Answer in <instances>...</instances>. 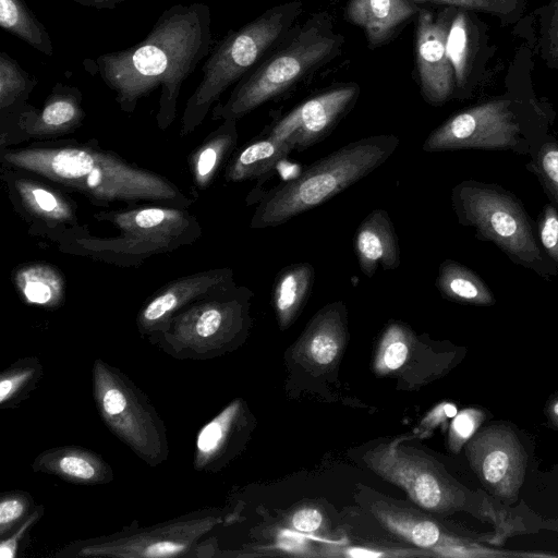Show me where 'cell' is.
<instances>
[{
	"instance_id": "cell-44",
	"label": "cell",
	"mask_w": 558,
	"mask_h": 558,
	"mask_svg": "<svg viewBox=\"0 0 558 558\" xmlns=\"http://www.w3.org/2000/svg\"><path fill=\"white\" fill-rule=\"evenodd\" d=\"M78 4L85 5V7H92L96 9H112L119 3L125 1V0H72Z\"/></svg>"
},
{
	"instance_id": "cell-21",
	"label": "cell",
	"mask_w": 558,
	"mask_h": 558,
	"mask_svg": "<svg viewBox=\"0 0 558 558\" xmlns=\"http://www.w3.org/2000/svg\"><path fill=\"white\" fill-rule=\"evenodd\" d=\"M354 252L360 269L373 277L380 268L393 270L400 266V245L389 214L372 210L359 225L354 235Z\"/></svg>"
},
{
	"instance_id": "cell-7",
	"label": "cell",
	"mask_w": 558,
	"mask_h": 558,
	"mask_svg": "<svg viewBox=\"0 0 558 558\" xmlns=\"http://www.w3.org/2000/svg\"><path fill=\"white\" fill-rule=\"evenodd\" d=\"M458 222L480 241L495 244L512 263L550 280L558 270L544 253L523 203L509 190L474 179L451 190Z\"/></svg>"
},
{
	"instance_id": "cell-37",
	"label": "cell",
	"mask_w": 558,
	"mask_h": 558,
	"mask_svg": "<svg viewBox=\"0 0 558 558\" xmlns=\"http://www.w3.org/2000/svg\"><path fill=\"white\" fill-rule=\"evenodd\" d=\"M484 418V413L478 409L471 408L458 412L453 416L449 428L451 450L458 452L473 437Z\"/></svg>"
},
{
	"instance_id": "cell-45",
	"label": "cell",
	"mask_w": 558,
	"mask_h": 558,
	"mask_svg": "<svg viewBox=\"0 0 558 558\" xmlns=\"http://www.w3.org/2000/svg\"><path fill=\"white\" fill-rule=\"evenodd\" d=\"M549 425L558 429V396L554 397L547 404L545 410Z\"/></svg>"
},
{
	"instance_id": "cell-12",
	"label": "cell",
	"mask_w": 558,
	"mask_h": 558,
	"mask_svg": "<svg viewBox=\"0 0 558 558\" xmlns=\"http://www.w3.org/2000/svg\"><path fill=\"white\" fill-rule=\"evenodd\" d=\"M1 180L16 214L36 236L54 241L80 223L70 192L31 171L1 165Z\"/></svg>"
},
{
	"instance_id": "cell-13",
	"label": "cell",
	"mask_w": 558,
	"mask_h": 558,
	"mask_svg": "<svg viewBox=\"0 0 558 558\" xmlns=\"http://www.w3.org/2000/svg\"><path fill=\"white\" fill-rule=\"evenodd\" d=\"M361 88L355 82L336 83L274 120L264 132L302 151L326 138L353 109Z\"/></svg>"
},
{
	"instance_id": "cell-3",
	"label": "cell",
	"mask_w": 558,
	"mask_h": 558,
	"mask_svg": "<svg viewBox=\"0 0 558 558\" xmlns=\"http://www.w3.org/2000/svg\"><path fill=\"white\" fill-rule=\"evenodd\" d=\"M94 217L112 226L113 234L93 235L86 226L78 225L53 241L58 250L118 267H137L154 255L191 245L202 235L197 218L180 206L133 204Z\"/></svg>"
},
{
	"instance_id": "cell-5",
	"label": "cell",
	"mask_w": 558,
	"mask_h": 558,
	"mask_svg": "<svg viewBox=\"0 0 558 558\" xmlns=\"http://www.w3.org/2000/svg\"><path fill=\"white\" fill-rule=\"evenodd\" d=\"M399 143L393 134L372 135L319 158L296 177L259 194L250 227H277L324 204L386 162Z\"/></svg>"
},
{
	"instance_id": "cell-9",
	"label": "cell",
	"mask_w": 558,
	"mask_h": 558,
	"mask_svg": "<svg viewBox=\"0 0 558 558\" xmlns=\"http://www.w3.org/2000/svg\"><path fill=\"white\" fill-rule=\"evenodd\" d=\"M254 293L236 283L179 311L147 341L175 360L205 361L223 353L248 324Z\"/></svg>"
},
{
	"instance_id": "cell-27",
	"label": "cell",
	"mask_w": 558,
	"mask_h": 558,
	"mask_svg": "<svg viewBox=\"0 0 558 558\" xmlns=\"http://www.w3.org/2000/svg\"><path fill=\"white\" fill-rule=\"evenodd\" d=\"M315 269L310 263L282 268L272 284L271 302L281 328H287L302 311L314 286Z\"/></svg>"
},
{
	"instance_id": "cell-26",
	"label": "cell",
	"mask_w": 558,
	"mask_h": 558,
	"mask_svg": "<svg viewBox=\"0 0 558 558\" xmlns=\"http://www.w3.org/2000/svg\"><path fill=\"white\" fill-rule=\"evenodd\" d=\"M12 279L20 296L28 304L53 310L64 301V276L54 265L45 262L22 264L14 269Z\"/></svg>"
},
{
	"instance_id": "cell-24",
	"label": "cell",
	"mask_w": 558,
	"mask_h": 558,
	"mask_svg": "<svg viewBox=\"0 0 558 558\" xmlns=\"http://www.w3.org/2000/svg\"><path fill=\"white\" fill-rule=\"evenodd\" d=\"M292 151L294 148L289 142L263 131L232 154L225 167V180L231 183L257 180L263 183Z\"/></svg>"
},
{
	"instance_id": "cell-35",
	"label": "cell",
	"mask_w": 558,
	"mask_h": 558,
	"mask_svg": "<svg viewBox=\"0 0 558 558\" xmlns=\"http://www.w3.org/2000/svg\"><path fill=\"white\" fill-rule=\"evenodd\" d=\"M34 497L26 490L12 489L0 494V539L14 532L35 510Z\"/></svg>"
},
{
	"instance_id": "cell-20",
	"label": "cell",
	"mask_w": 558,
	"mask_h": 558,
	"mask_svg": "<svg viewBox=\"0 0 558 558\" xmlns=\"http://www.w3.org/2000/svg\"><path fill=\"white\" fill-rule=\"evenodd\" d=\"M244 405L235 399L198 430L192 464L201 473L218 472L232 454L234 440L244 427Z\"/></svg>"
},
{
	"instance_id": "cell-11",
	"label": "cell",
	"mask_w": 558,
	"mask_h": 558,
	"mask_svg": "<svg viewBox=\"0 0 558 558\" xmlns=\"http://www.w3.org/2000/svg\"><path fill=\"white\" fill-rule=\"evenodd\" d=\"M217 508H204L149 526L136 521L121 531L71 542L52 556L58 558H165L196 557L201 539L221 523Z\"/></svg>"
},
{
	"instance_id": "cell-4",
	"label": "cell",
	"mask_w": 558,
	"mask_h": 558,
	"mask_svg": "<svg viewBox=\"0 0 558 558\" xmlns=\"http://www.w3.org/2000/svg\"><path fill=\"white\" fill-rule=\"evenodd\" d=\"M344 36L328 11L294 25L264 60L238 82L229 98L211 109L213 120H239L275 100L341 54Z\"/></svg>"
},
{
	"instance_id": "cell-34",
	"label": "cell",
	"mask_w": 558,
	"mask_h": 558,
	"mask_svg": "<svg viewBox=\"0 0 558 558\" xmlns=\"http://www.w3.org/2000/svg\"><path fill=\"white\" fill-rule=\"evenodd\" d=\"M409 330L393 323L389 325L380 340L376 366L381 372H391L400 368L409 354Z\"/></svg>"
},
{
	"instance_id": "cell-18",
	"label": "cell",
	"mask_w": 558,
	"mask_h": 558,
	"mask_svg": "<svg viewBox=\"0 0 558 558\" xmlns=\"http://www.w3.org/2000/svg\"><path fill=\"white\" fill-rule=\"evenodd\" d=\"M421 8L413 0H349L344 17L364 31L369 49H377L395 39Z\"/></svg>"
},
{
	"instance_id": "cell-1",
	"label": "cell",
	"mask_w": 558,
	"mask_h": 558,
	"mask_svg": "<svg viewBox=\"0 0 558 558\" xmlns=\"http://www.w3.org/2000/svg\"><path fill=\"white\" fill-rule=\"evenodd\" d=\"M211 13L207 4H174L165 10L147 36L120 51L85 59V70L98 74L114 93L123 112H134L138 101L160 89L157 125L168 129L175 119L183 82L209 54Z\"/></svg>"
},
{
	"instance_id": "cell-23",
	"label": "cell",
	"mask_w": 558,
	"mask_h": 558,
	"mask_svg": "<svg viewBox=\"0 0 558 558\" xmlns=\"http://www.w3.org/2000/svg\"><path fill=\"white\" fill-rule=\"evenodd\" d=\"M36 78L8 53H0V150L21 144L19 123Z\"/></svg>"
},
{
	"instance_id": "cell-29",
	"label": "cell",
	"mask_w": 558,
	"mask_h": 558,
	"mask_svg": "<svg viewBox=\"0 0 558 558\" xmlns=\"http://www.w3.org/2000/svg\"><path fill=\"white\" fill-rule=\"evenodd\" d=\"M44 365L37 356L21 357L0 373V409L19 407L39 386Z\"/></svg>"
},
{
	"instance_id": "cell-6",
	"label": "cell",
	"mask_w": 558,
	"mask_h": 558,
	"mask_svg": "<svg viewBox=\"0 0 558 558\" xmlns=\"http://www.w3.org/2000/svg\"><path fill=\"white\" fill-rule=\"evenodd\" d=\"M303 12L300 0L275 5L230 31L210 51L203 77L189 97L181 119L180 135L193 133L213 105L269 54L295 25Z\"/></svg>"
},
{
	"instance_id": "cell-28",
	"label": "cell",
	"mask_w": 558,
	"mask_h": 558,
	"mask_svg": "<svg viewBox=\"0 0 558 558\" xmlns=\"http://www.w3.org/2000/svg\"><path fill=\"white\" fill-rule=\"evenodd\" d=\"M435 286L444 298L452 302L475 306L496 303L488 284L474 270L453 259L440 263Z\"/></svg>"
},
{
	"instance_id": "cell-38",
	"label": "cell",
	"mask_w": 558,
	"mask_h": 558,
	"mask_svg": "<svg viewBox=\"0 0 558 558\" xmlns=\"http://www.w3.org/2000/svg\"><path fill=\"white\" fill-rule=\"evenodd\" d=\"M415 3L441 4L463 10H476L506 16L517 7V0H413Z\"/></svg>"
},
{
	"instance_id": "cell-36",
	"label": "cell",
	"mask_w": 558,
	"mask_h": 558,
	"mask_svg": "<svg viewBox=\"0 0 558 558\" xmlns=\"http://www.w3.org/2000/svg\"><path fill=\"white\" fill-rule=\"evenodd\" d=\"M536 234L544 253L558 270V207L550 202L537 216Z\"/></svg>"
},
{
	"instance_id": "cell-41",
	"label": "cell",
	"mask_w": 558,
	"mask_h": 558,
	"mask_svg": "<svg viewBox=\"0 0 558 558\" xmlns=\"http://www.w3.org/2000/svg\"><path fill=\"white\" fill-rule=\"evenodd\" d=\"M458 413L457 407L450 402H442L435 407L422 421L423 429H433Z\"/></svg>"
},
{
	"instance_id": "cell-10",
	"label": "cell",
	"mask_w": 558,
	"mask_h": 558,
	"mask_svg": "<svg viewBox=\"0 0 558 558\" xmlns=\"http://www.w3.org/2000/svg\"><path fill=\"white\" fill-rule=\"evenodd\" d=\"M92 393L104 424L144 463L156 468L168 460L170 448L162 417L148 396L121 369L95 359Z\"/></svg>"
},
{
	"instance_id": "cell-17",
	"label": "cell",
	"mask_w": 558,
	"mask_h": 558,
	"mask_svg": "<svg viewBox=\"0 0 558 558\" xmlns=\"http://www.w3.org/2000/svg\"><path fill=\"white\" fill-rule=\"evenodd\" d=\"M82 100L78 88L56 84L40 109L28 105L23 112L19 123L21 143L29 138L50 141L73 133L86 116Z\"/></svg>"
},
{
	"instance_id": "cell-30",
	"label": "cell",
	"mask_w": 558,
	"mask_h": 558,
	"mask_svg": "<svg viewBox=\"0 0 558 558\" xmlns=\"http://www.w3.org/2000/svg\"><path fill=\"white\" fill-rule=\"evenodd\" d=\"M0 25L44 54L52 56L51 38L23 0H0Z\"/></svg>"
},
{
	"instance_id": "cell-22",
	"label": "cell",
	"mask_w": 558,
	"mask_h": 558,
	"mask_svg": "<svg viewBox=\"0 0 558 558\" xmlns=\"http://www.w3.org/2000/svg\"><path fill=\"white\" fill-rule=\"evenodd\" d=\"M380 472L402 486L422 507L448 510L459 504L457 492L447 481L429 468L399 457L386 456L380 460Z\"/></svg>"
},
{
	"instance_id": "cell-42",
	"label": "cell",
	"mask_w": 558,
	"mask_h": 558,
	"mask_svg": "<svg viewBox=\"0 0 558 558\" xmlns=\"http://www.w3.org/2000/svg\"><path fill=\"white\" fill-rule=\"evenodd\" d=\"M278 547L291 553H302L306 548V541L298 533L282 531L278 537Z\"/></svg>"
},
{
	"instance_id": "cell-33",
	"label": "cell",
	"mask_w": 558,
	"mask_h": 558,
	"mask_svg": "<svg viewBox=\"0 0 558 558\" xmlns=\"http://www.w3.org/2000/svg\"><path fill=\"white\" fill-rule=\"evenodd\" d=\"M381 519L392 531L422 548L432 549L445 535L436 523L428 520L392 513H383Z\"/></svg>"
},
{
	"instance_id": "cell-2",
	"label": "cell",
	"mask_w": 558,
	"mask_h": 558,
	"mask_svg": "<svg viewBox=\"0 0 558 558\" xmlns=\"http://www.w3.org/2000/svg\"><path fill=\"white\" fill-rule=\"evenodd\" d=\"M3 166L31 171L93 205L144 203L187 208L193 199L169 179L130 162L97 142L64 140L0 150Z\"/></svg>"
},
{
	"instance_id": "cell-32",
	"label": "cell",
	"mask_w": 558,
	"mask_h": 558,
	"mask_svg": "<svg viewBox=\"0 0 558 558\" xmlns=\"http://www.w3.org/2000/svg\"><path fill=\"white\" fill-rule=\"evenodd\" d=\"M530 157L526 170L536 177L550 203L558 207V141L549 134Z\"/></svg>"
},
{
	"instance_id": "cell-46",
	"label": "cell",
	"mask_w": 558,
	"mask_h": 558,
	"mask_svg": "<svg viewBox=\"0 0 558 558\" xmlns=\"http://www.w3.org/2000/svg\"><path fill=\"white\" fill-rule=\"evenodd\" d=\"M553 51L558 57V14L555 17L554 25H553Z\"/></svg>"
},
{
	"instance_id": "cell-19",
	"label": "cell",
	"mask_w": 558,
	"mask_h": 558,
	"mask_svg": "<svg viewBox=\"0 0 558 558\" xmlns=\"http://www.w3.org/2000/svg\"><path fill=\"white\" fill-rule=\"evenodd\" d=\"M32 470L85 486L108 484L114 478L113 469L98 452L75 445L57 446L41 451L33 460Z\"/></svg>"
},
{
	"instance_id": "cell-16",
	"label": "cell",
	"mask_w": 558,
	"mask_h": 558,
	"mask_svg": "<svg viewBox=\"0 0 558 558\" xmlns=\"http://www.w3.org/2000/svg\"><path fill=\"white\" fill-rule=\"evenodd\" d=\"M235 284L229 267L213 268L179 277L155 291L141 306L136 327L146 340L160 333L186 305Z\"/></svg>"
},
{
	"instance_id": "cell-31",
	"label": "cell",
	"mask_w": 558,
	"mask_h": 558,
	"mask_svg": "<svg viewBox=\"0 0 558 558\" xmlns=\"http://www.w3.org/2000/svg\"><path fill=\"white\" fill-rule=\"evenodd\" d=\"M446 47L453 68L456 96L468 85L473 58L471 22L463 9L451 8L450 10Z\"/></svg>"
},
{
	"instance_id": "cell-40",
	"label": "cell",
	"mask_w": 558,
	"mask_h": 558,
	"mask_svg": "<svg viewBox=\"0 0 558 558\" xmlns=\"http://www.w3.org/2000/svg\"><path fill=\"white\" fill-rule=\"evenodd\" d=\"M322 523L323 515L314 508L300 509L291 518L292 526L301 533H313L320 527Z\"/></svg>"
},
{
	"instance_id": "cell-8",
	"label": "cell",
	"mask_w": 558,
	"mask_h": 558,
	"mask_svg": "<svg viewBox=\"0 0 558 558\" xmlns=\"http://www.w3.org/2000/svg\"><path fill=\"white\" fill-rule=\"evenodd\" d=\"M549 119L539 109L499 97L449 117L423 142L426 153L459 149L511 151L530 156L549 135Z\"/></svg>"
},
{
	"instance_id": "cell-15",
	"label": "cell",
	"mask_w": 558,
	"mask_h": 558,
	"mask_svg": "<svg viewBox=\"0 0 558 558\" xmlns=\"http://www.w3.org/2000/svg\"><path fill=\"white\" fill-rule=\"evenodd\" d=\"M451 7L438 12L422 7L415 27L414 53L421 95L441 106L456 94V81L446 47Z\"/></svg>"
},
{
	"instance_id": "cell-39",
	"label": "cell",
	"mask_w": 558,
	"mask_h": 558,
	"mask_svg": "<svg viewBox=\"0 0 558 558\" xmlns=\"http://www.w3.org/2000/svg\"><path fill=\"white\" fill-rule=\"evenodd\" d=\"M45 508L37 505L32 514L9 536L0 539V557L14 558L17 554L20 543L26 536V533L41 519Z\"/></svg>"
},
{
	"instance_id": "cell-25",
	"label": "cell",
	"mask_w": 558,
	"mask_h": 558,
	"mask_svg": "<svg viewBox=\"0 0 558 558\" xmlns=\"http://www.w3.org/2000/svg\"><path fill=\"white\" fill-rule=\"evenodd\" d=\"M238 120L226 119L189 156V168L196 190L204 191L229 161L238 144Z\"/></svg>"
},
{
	"instance_id": "cell-43",
	"label": "cell",
	"mask_w": 558,
	"mask_h": 558,
	"mask_svg": "<svg viewBox=\"0 0 558 558\" xmlns=\"http://www.w3.org/2000/svg\"><path fill=\"white\" fill-rule=\"evenodd\" d=\"M342 555L351 558H378V557H390V556H402L404 554L389 553L387 550H378L366 547H349L343 549Z\"/></svg>"
},
{
	"instance_id": "cell-14",
	"label": "cell",
	"mask_w": 558,
	"mask_h": 558,
	"mask_svg": "<svg viewBox=\"0 0 558 558\" xmlns=\"http://www.w3.org/2000/svg\"><path fill=\"white\" fill-rule=\"evenodd\" d=\"M470 464L484 486L506 501L517 499L524 482L526 452L517 434L507 425H490L466 444Z\"/></svg>"
}]
</instances>
